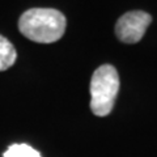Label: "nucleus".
<instances>
[{
    "mask_svg": "<svg viewBox=\"0 0 157 157\" xmlns=\"http://www.w3.org/2000/svg\"><path fill=\"white\" fill-rule=\"evenodd\" d=\"M67 20L54 8H32L21 14L18 29L24 37L38 43L59 41L66 32Z\"/></svg>",
    "mask_w": 157,
    "mask_h": 157,
    "instance_id": "1",
    "label": "nucleus"
},
{
    "mask_svg": "<svg viewBox=\"0 0 157 157\" xmlns=\"http://www.w3.org/2000/svg\"><path fill=\"white\" fill-rule=\"evenodd\" d=\"M119 92V76L110 64H104L94 71L90 80V110L97 117L109 115Z\"/></svg>",
    "mask_w": 157,
    "mask_h": 157,
    "instance_id": "2",
    "label": "nucleus"
},
{
    "mask_svg": "<svg viewBox=\"0 0 157 157\" xmlns=\"http://www.w3.org/2000/svg\"><path fill=\"white\" fill-rule=\"evenodd\" d=\"M151 22V14L144 11L127 12L117 21L115 34L118 39L124 43H136L141 41Z\"/></svg>",
    "mask_w": 157,
    "mask_h": 157,
    "instance_id": "3",
    "label": "nucleus"
},
{
    "mask_svg": "<svg viewBox=\"0 0 157 157\" xmlns=\"http://www.w3.org/2000/svg\"><path fill=\"white\" fill-rule=\"evenodd\" d=\"M17 58L16 48L6 37L0 36V71L11 68Z\"/></svg>",
    "mask_w": 157,
    "mask_h": 157,
    "instance_id": "4",
    "label": "nucleus"
},
{
    "mask_svg": "<svg viewBox=\"0 0 157 157\" xmlns=\"http://www.w3.org/2000/svg\"><path fill=\"white\" fill-rule=\"evenodd\" d=\"M3 157H42V156L33 147L25 143H20V144L9 145L8 149L3 153Z\"/></svg>",
    "mask_w": 157,
    "mask_h": 157,
    "instance_id": "5",
    "label": "nucleus"
}]
</instances>
